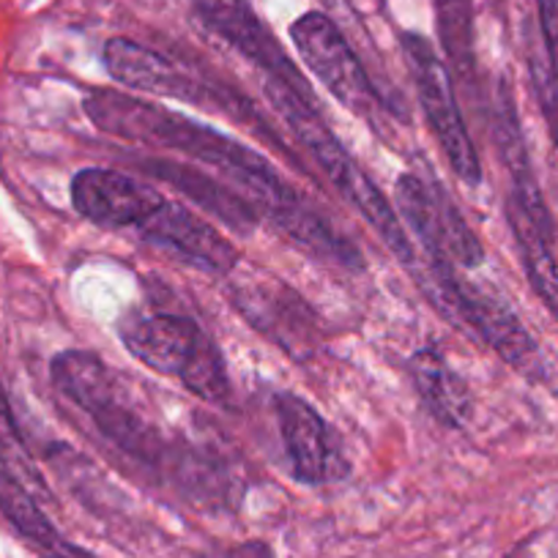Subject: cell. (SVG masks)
Segmentation results:
<instances>
[{
    "mask_svg": "<svg viewBox=\"0 0 558 558\" xmlns=\"http://www.w3.org/2000/svg\"><path fill=\"white\" fill-rule=\"evenodd\" d=\"M83 110L90 123L110 137L137 143V146L170 148L190 157L192 162L211 168L230 186H235V192L246 197L255 211L260 208V214H266L277 228L288 230L307 211L304 201H299L296 192L286 184L282 175H277V170L260 154L181 112L148 105L121 90H94L85 96Z\"/></svg>",
    "mask_w": 558,
    "mask_h": 558,
    "instance_id": "cell-1",
    "label": "cell"
},
{
    "mask_svg": "<svg viewBox=\"0 0 558 558\" xmlns=\"http://www.w3.org/2000/svg\"><path fill=\"white\" fill-rule=\"evenodd\" d=\"M266 96L274 105V110L286 118L288 126L293 129L302 146L307 148L310 157L320 165V170L326 173V179L335 184V190L351 203L359 211V217L380 235L386 246L395 252L397 260L408 268V271L422 274V263H418L416 250H413L411 239L405 235L402 228V219L395 208L389 206V201L384 197V192L375 186V181L367 173H362L356 162H353L351 154L340 146V140L331 134V129L320 121L318 110H315L313 101L302 99L299 94L288 90L286 85H277L268 80L266 83Z\"/></svg>",
    "mask_w": 558,
    "mask_h": 558,
    "instance_id": "cell-2",
    "label": "cell"
},
{
    "mask_svg": "<svg viewBox=\"0 0 558 558\" xmlns=\"http://www.w3.org/2000/svg\"><path fill=\"white\" fill-rule=\"evenodd\" d=\"M50 375L58 391H63L80 411L88 413L112 447L137 463L162 469L170 447L157 427L123 400L121 386L99 356L88 351H63L52 359Z\"/></svg>",
    "mask_w": 558,
    "mask_h": 558,
    "instance_id": "cell-3",
    "label": "cell"
},
{
    "mask_svg": "<svg viewBox=\"0 0 558 558\" xmlns=\"http://www.w3.org/2000/svg\"><path fill=\"white\" fill-rule=\"evenodd\" d=\"M126 351L162 375H173L186 391L206 402L230 395L228 369L217 342L186 315H146L121 329Z\"/></svg>",
    "mask_w": 558,
    "mask_h": 558,
    "instance_id": "cell-4",
    "label": "cell"
},
{
    "mask_svg": "<svg viewBox=\"0 0 558 558\" xmlns=\"http://www.w3.org/2000/svg\"><path fill=\"white\" fill-rule=\"evenodd\" d=\"M402 50H405L408 69L416 80V94L425 110L430 132L436 134L444 157L452 165L454 175L463 184H482V162L476 154L474 140L465 129V118L460 112L458 96H454V83L449 69L444 66L441 58L436 56L433 45L416 34L402 36Z\"/></svg>",
    "mask_w": 558,
    "mask_h": 558,
    "instance_id": "cell-5",
    "label": "cell"
},
{
    "mask_svg": "<svg viewBox=\"0 0 558 558\" xmlns=\"http://www.w3.org/2000/svg\"><path fill=\"white\" fill-rule=\"evenodd\" d=\"M291 39L296 50L302 52V61L307 63L310 72L353 116L373 121L375 112L389 107L386 96L375 88L369 74L364 72L362 61L351 50L345 36L340 34V28L326 14L310 12L302 20H296L291 28Z\"/></svg>",
    "mask_w": 558,
    "mask_h": 558,
    "instance_id": "cell-6",
    "label": "cell"
},
{
    "mask_svg": "<svg viewBox=\"0 0 558 558\" xmlns=\"http://www.w3.org/2000/svg\"><path fill=\"white\" fill-rule=\"evenodd\" d=\"M427 296L449 320H458V326H469L514 369H529L536 362V342L523 329L518 315L501 299L463 282L454 268L427 288Z\"/></svg>",
    "mask_w": 558,
    "mask_h": 558,
    "instance_id": "cell-7",
    "label": "cell"
},
{
    "mask_svg": "<svg viewBox=\"0 0 558 558\" xmlns=\"http://www.w3.org/2000/svg\"><path fill=\"white\" fill-rule=\"evenodd\" d=\"M192 7L214 34H219L228 45H233L246 61L260 66L271 83L286 85L288 90L315 105V94L307 80H304V74L288 58V52L279 47L271 31L257 20V14L252 12L246 0H192Z\"/></svg>",
    "mask_w": 558,
    "mask_h": 558,
    "instance_id": "cell-8",
    "label": "cell"
},
{
    "mask_svg": "<svg viewBox=\"0 0 558 558\" xmlns=\"http://www.w3.org/2000/svg\"><path fill=\"white\" fill-rule=\"evenodd\" d=\"M72 203L80 217L110 230L140 228L157 214L165 197L118 170L88 168L72 181Z\"/></svg>",
    "mask_w": 558,
    "mask_h": 558,
    "instance_id": "cell-9",
    "label": "cell"
},
{
    "mask_svg": "<svg viewBox=\"0 0 558 558\" xmlns=\"http://www.w3.org/2000/svg\"><path fill=\"white\" fill-rule=\"evenodd\" d=\"M137 230L146 241L173 252L206 274L225 277L239 266V250L211 222L192 214L181 203L165 201L157 214Z\"/></svg>",
    "mask_w": 558,
    "mask_h": 558,
    "instance_id": "cell-10",
    "label": "cell"
},
{
    "mask_svg": "<svg viewBox=\"0 0 558 558\" xmlns=\"http://www.w3.org/2000/svg\"><path fill=\"white\" fill-rule=\"evenodd\" d=\"M105 66L116 83L126 85V88L140 90V94L162 96V99H179L192 101V105H203L208 101L222 105L211 88L201 83V80L190 77L181 72L175 63L159 52L148 50L143 45H134L129 39H110L105 45Z\"/></svg>",
    "mask_w": 558,
    "mask_h": 558,
    "instance_id": "cell-11",
    "label": "cell"
},
{
    "mask_svg": "<svg viewBox=\"0 0 558 558\" xmlns=\"http://www.w3.org/2000/svg\"><path fill=\"white\" fill-rule=\"evenodd\" d=\"M277 418L282 444L291 458L293 476L304 485H324L329 480H340L331 463L337 454L331 452L329 427L320 413L307 400L296 395L277 397Z\"/></svg>",
    "mask_w": 558,
    "mask_h": 558,
    "instance_id": "cell-12",
    "label": "cell"
},
{
    "mask_svg": "<svg viewBox=\"0 0 558 558\" xmlns=\"http://www.w3.org/2000/svg\"><path fill=\"white\" fill-rule=\"evenodd\" d=\"M140 173L148 179H157L162 184L173 186L175 192L203 208L206 214L217 217L225 228H230L239 235H250L257 228V211L246 197L225 186L214 175L192 168V165L175 162V159H143L137 162Z\"/></svg>",
    "mask_w": 558,
    "mask_h": 558,
    "instance_id": "cell-13",
    "label": "cell"
},
{
    "mask_svg": "<svg viewBox=\"0 0 558 558\" xmlns=\"http://www.w3.org/2000/svg\"><path fill=\"white\" fill-rule=\"evenodd\" d=\"M279 286V291H268L260 286H241L230 288L233 307L250 320L255 329L271 337L274 342L291 351L293 356H307L304 348L313 345V318L307 315V307L296 296Z\"/></svg>",
    "mask_w": 558,
    "mask_h": 558,
    "instance_id": "cell-14",
    "label": "cell"
},
{
    "mask_svg": "<svg viewBox=\"0 0 558 558\" xmlns=\"http://www.w3.org/2000/svg\"><path fill=\"white\" fill-rule=\"evenodd\" d=\"M413 386L427 405V411L449 430H460L474 411L469 384L447 364V359L436 348L413 353L408 362Z\"/></svg>",
    "mask_w": 558,
    "mask_h": 558,
    "instance_id": "cell-15",
    "label": "cell"
},
{
    "mask_svg": "<svg viewBox=\"0 0 558 558\" xmlns=\"http://www.w3.org/2000/svg\"><path fill=\"white\" fill-rule=\"evenodd\" d=\"M0 512L20 534L28 542H34L36 547L47 553L52 558H90L88 553L74 547L72 542H66L61 536V531L50 523L41 507L36 504V498L31 496L28 487L17 480L14 474L0 469Z\"/></svg>",
    "mask_w": 558,
    "mask_h": 558,
    "instance_id": "cell-16",
    "label": "cell"
},
{
    "mask_svg": "<svg viewBox=\"0 0 558 558\" xmlns=\"http://www.w3.org/2000/svg\"><path fill=\"white\" fill-rule=\"evenodd\" d=\"M507 222L512 228L514 241H518L520 260L529 274L531 288L558 318V263L550 250V235L542 233L539 225L529 217V211L512 195L507 197Z\"/></svg>",
    "mask_w": 558,
    "mask_h": 558,
    "instance_id": "cell-17",
    "label": "cell"
},
{
    "mask_svg": "<svg viewBox=\"0 0 558 558\" xmlns=\"http://www.w3.org/2000/svg\"><path fill=\"white\" fill-rule=\"evenodd\" d=\"M438 31L454 77L463 85L474 80V39H471V12L465 0H438Z\"/></svg>",
    "mask_w": 558,
    "mask_h": 558,
    "instance_id": "cell-18",
    "label": "cell"
},
{
    "mask_svg": "<svg viewBox=\"0 0 558 558\" xmlns=\"http://www.w3.org/2000/svg\"><path fill=\"white\" fill-rule=\"evenodd\" d=\"M0 465H3V471L17 476L23 485L45 490V480H41L39 469H36L34 458H31L28 444H25L23 433H20L3 380H0Z\"/></svg>",
    "mask_w": 558,
    "mask_h": 558,
    "instance_id": "cell-19",
    "label": "cell"
},
{
    "mask_svg": "<svg viewBox=\"0 0 558 558\" xmlns=\"http://www.w3.org/2000/svg\"><path fill=\"white\" fill-rule=\"evenodd\" d=\"M531 80H534L536 99H539V110L545 116L547 129H550V137L558 146V83L550 72V63L542 66L539 61H531Z\"/></svg>",
    "mask_w": 558,
    "mask_h": 558,
    "instance_id": "cell-20",
    "label": "cell"
},
{
    "mask_svg": "<svg viewBox=\"0 0 558 558\" xmlns=\"http://www.w3.org/2000/svg\"><path fill=\"white\" fill-rule=\"evenodd\" d=\"M542 34H545L547 45V63L558 83V0H542Z\"/></svg>",
    "mask_w": 558,
    "mask_h": 558,
    "instance_id": "cell-21",
    "label": "cell"
},
{
    "mask_svg": "<svg viewBox=\"0 0 558 558\" xmlns=\"http://www.w3.org/2000/svg\"><path fill=\"white\" fill-rule=\"evenodd\" d=\"M217 558H274V553L271 547L263 545V542H244V545L230 547L228 553H222V556Z\"/></svg>",
    "mask_w": 558,
    "mask_h": 558,
    "instance_id": "cell-22",
    "label": "cell"
}]
</instances>
